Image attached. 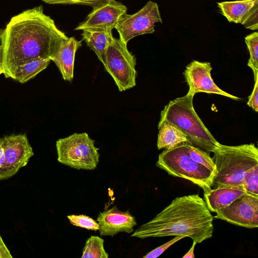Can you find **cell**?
<instances>
[{
	"label": "cell",
	"mask_w": 258,
	"mask_h": 258,
	"mask_svg": "<svg viewBox=\"0 0 258 258\" xmlns=\"http://www.w3.org/2000/svg\"><path fill=\"white\" fill-rule=\"evenodd\" d=\"M68 38L43 13L42 6L13 17L0 29L3 74L14 79L16 70L27 62L37 58L51 59Z\"/></svg>",
	"instance_id": "obj_1"
},
{
	"label": "cell",
	"mask_w": 258,
	"mask_h": 258,
	"mask_svg": "<svg viewBox=\"0 0 258 258\" xmlns=\"http://www.w3.org/2000/svg\"><path fill=\"white\" fill-rule=\"evenodd\" d=\"M214 217L199 194L177 197L131 235L141 239L184 235L197 243L212 237Z\"/></svg>",
	"instance_id": "obj_2"
},
{
	"label": "cell",
	"mask_w": 258,
	"mask_h": 258,
	"mask_svg": "<svg viewBox=\"0 0 258 258\" xmlns=\"http://www.w3.org/2000/svg\"><path fill=\"white\" fill-rule=\"evenodd\" d=\"M216 172L212 187L240 186L258 165V150L253 143L238 146L221 144L214 153Z\"/></svg>",
	"instance_id": "obj_3"
},
{
	"label": "cell",
	"mask_w": 258,
	"mask_h": 258,
	"mask_svg": "<svg viewBox=\"0 0 258 258\" xmlns=\"http://www.w3.org/2000/svg\"><path fill=\"white\" fill-rule=\"evenodd\" d=\"M194 96L187 94L170 101L162 110L160 120H166L179 128L185 135L188 143L208 153H214L220 143L196 112Z\"/></svg>",
	"instance_id": "obj_4"
},
{
	"label": "cell",
	"mask_w": 258,
	"mask_h": 258,
	"mask_svg": "<svg viewBox=\"0 0 258 258\" xmlns=\"http://www.w3.org/2000/svg\"><path fill=\"white\" fill-rule=\"evenodd\" d=\"M184 143L164 150L159 155L156 165L170 175L189 180L206 192L212 189L215 174L191 158Z\"/></svg>",
	"instance_id": "obj_5"
},
{
	"label": "cell",
	"mask_w": 258,
	"mask_h": 258,
	"mask_svg": "<svg viewBox=\"0 0 258 258\" xmlns=\"http://www.w3.org/2000/svg\"><path fill=\"white\" fill-rule=\"evenodd\" d=\"M58 162L76 169L94 170L99 161V148L86 133H74L56 142Z\"/></svg>",
	"instance_id": "obj_6"
},
{
	"label": "cell",
	"mask_w": 258,
	"mask_h": 258,
	"mask_svg": "<svg viewBox=\"0 0 258 258\" xmlns=\"http://www.w3.org/2000/svg\"><path fill=\"white\" fill-rule=\"evenodd\" d=\"M103 66L119 91H125L136 85V57L128 51L127 44L114 38L112 33L109 37Z\"/></svg>",
	"instance_id": "obj_7"
},
{
	"label": "cell",
	"mask_w": 258,
	"mask_h": 258,
	"mask_svg": "<svg viewBox=\"0 0 258 258\" xmlns=\"http://www.w3.org/2000/svg\"><path fill=\"white\" fill-rule=\"evenodd\" d=\"M33 156L26 134L0 138V180L13 176Z\"/></svg>",
	"instance_id": "obj_8"
},
{
	"label": "cell",
	"mask_w": 258,
	"mask_h": 258,
	"mask_svg": "<svg viewBox=\"0 0 258 258\" xmlns=\"http://www.w3.org/2000/svg\"><path fill=\"white\" fill-rule=\"evenodd\" d=\"M162 23L158 5L151 1L136 13L125 14L119 19L115 29L119 39L125 44L132 38L155 32V23Z\"/></svg>",
	"instance_id": "obj_9"
},
{
	"label": "cell",
	"mask_w": 258,
	"mask_h": 258,
	"mask_svg": "<svg viewBox=\"0 0 258 258\" xmlns=\"http://www.w3.org/2000/svg\"><path fill=\"white\" fill-rule=\"evenodd\" d=\"M216 213V219L245 228H257L258 196L246 193Z\"/></svg>",
	"instance_id": "obj_10"
},
{
	"label": "cell",
	"mask_w": 258,
	"mask_h": 258,
	"mask_svg": "<svg viewBox=\"0 0 258 258\" xmlns=\"http://www.w3.org/2000/svg\"><path fill=\"white\" fill-rule=\"evenodd\" d=\"M127 8L116 0H104L93 7L85 21L75 28L76 30L100 29L112 31L119 19L127 12Z\"/></svg>",
	"instance_id": "obj_11"
},
{
	"label": "cell",
	"mask_w": 258,
	"mask_h": 258,
	"mask_svg": "<svg viewBox=\"0 0 258 258\" xmlns=\"http://www.w3.org/2000/svg\"><path fill=\"white\" fill-rule=\"evenodd\" d=\"M212 70L210 62L193 60L186 67L183 75L189 90L187 94L195 95L205 92L229 97L232 99L240 98L220 89L214 82L211 74Z\"/></svg>",
	"instance_id": "obj_12"
},
{
	"label": "cell",
	"mask_w": 258,
	"mask_h": 258,
	"mask_svg": "<svg viewBox=\"0 0 258 258\" xmlns=\"http://www.w3.org/2000/svg\"><path fill=\"white\" fill-rule=\"evenodd\" d=\"M97 221L101 236H113L121 232L130 233L137 225L135 217L128 210L120 211L116 206L100 212Z\"/></svg>",
	"instance_id": "obj_13"
},
{
	"label": "cell",
	"mask_w": 258,
	"mask_h": 258,
	"mask_svg": "<svg viewBox=\"0 0 258 258\" xmlns=\"http://www.w3.org/2000/svg\"><path fill=\"white\" fill-rule=\"evenodd\" d=\"M81 46L82 41L77 40L74 37H69L62 43L51 58L65 81L72 82L73 79L75 54Z\"/></svg>",
	"instance_id": "obj_14"
},
{
	"label": "cell",
	"mask_w": 258,
	"mask_h": 258,
	"mask_svg": "<svg viewBox=\"0 0 258 258\" xmlns=\"http://www.w3.org/2000/svg\"><path fill=\"white\" fill-rule=\"evenodd\" d=\"M246 193L242 185L218 187L204 192V200L210 211L216 213Z\"/></svg>",
	"instance_id": "obj_15"
},
{
	"label": "cell",
	"mask_w": 258,
	"mask_h": 258,
	"mask_svg": "<svg viewBox=\"0 0 258 258\" xmlns=\"http://www.w3.org/2000/svg\"><path fill=\"white\" fill-rule=\"evenodd\" d=\"M222 15L230 22L243 24L258 0H241L218 3Z\"/></svg>",
	"instance_id": "obj_16"
},
{
	"label": "cell",
	"mask_w": 258,
	"mask_h": 258,
	"mask_svg": "<svg viewBox=\"0 0 258 258\" xmlns=\"http://www.w3.org/2000/svg\"><path fill=\"white\" fill-rule=\"evenodd\" d=\"M157 146L158 149H170L184 143H188L185 135L171 123L160 120Z\"/></svg>",
	"instance_id": "obj_17"
},
{
	"label": "cell",
	"mask_w": 258,
	"mask_h": 258,
	"mask_svg": "<svg viewBox=\"0 0 258 258\" xmlns=\"http://www.w3.org/2000/svg\"><path fill=\"white\" fill-rule=\"evenodd\" d=\"M112 31L89 29L83 30L81 34L83 39L96 53L103 65L105 63V52L109 37Z\"/></svg>",
	"instance_id": "obj_18"
},
{
	"label": "cell",
	"mask_w": 258,
	"mask_h": 258,
	"mask_svg": "<svg viewBox=\"0 0 258 258\" xmlns=\"http://www.w3.org/2000/svg\"><path fill=\"white\" fill-rule=\"evenodd\" d=\"M50 61L49 58H37L28 61L16 70L13 80L25 83L45 70Z\"/></svg>",
	"instance_id": "obj_19"
},
{
	"label": "cell",
	"mask_w": 258,
	"mask_h": 258,
	"mask_svg": "<svg viewBox=\"0 0 258 258\" xmlns=\"http://www.w3.org/2000/svg\"><path fill=\"white\" fill-rule=\"evenodd\" d=\"M104 240L97 236H91L86 241L81 258H108L104 247Z\"/></svg>",
	"instance_id": "obj_20"
},
{
	"label": "cell",
	"mask_w": 258,
	"mask_h": 258,
	"mask_svg": "<svg viewBox=\"0 0 258 258\" xmlns=\"http://www.w3.org/2000/svg\"><path fill=\"white\" fill-rule=\"evenodd\" d=\"M184 146L188 154L193 160L204 166L215 175L216 166L209 153L188 143H185Z\"/></svg>",
	"instance_id": "obj_21"
},
{
	"label": "cell",
	"mask_w": 258,
	"mask_h": 258,
	"mask_svg": "<svg viewBox=\"0 0 258 258\" xmlns=\"http://www.w3.org/2000/svg\"><path fill=\"white\" fill-rule=\"evenodd\" d=\"M245 42L250 54L247 65L252 69L255 77L258 76V33L254 32L247 35Z\"/></svg>",
	"instance_id": "obj_22"
},
{
	"label": "cell",
	"mask_w": 258,
	"mask_h": 258,
	"mask_svg": "<svg viewBox=\"0 0 258 258\" xmlns=\"http://www.w3.org/2000/svg\"><path fill=\"white\" fill-rule=\"evenodd\" d=\"M71 224L89 230H99V226L97 221L84 215H71L67 216Z\"/></svg>",
	"instance_id": "obj_23"
},
{
	"label": "cell",
	"mask_w": 258,
	"mask_h": 258,
	"mask_svg": "<svg viewBox=\"0 0 258 258\" xmlns=\"http://www.w3.org/2000/svg\"><path fill=\"white\" fill-rule=\"evenodd\" d=\"M243 186L247 193L258 196V165L248 173Z\"/></svg>",
	"instance_id": "obj_24"
},
{
	"label": "cell",
	"mask_w": 258,
	"mask_h": 258,
	"mask_svg": "<svg viewBox=\"0 0 258 258\" xmlns=\"http://www.w3.org/2000/svg\"><path fill=\"white\" fill-rule=\"evenodd\" d=\"M186 237L184 235L175 236V237L162 244V245L154 249L144 255L143 258H155L160 255L165 250L168 248L172 245L180 240V239Z\"/></svg>",
	"instance_id": "obj_25"
},
{
	"label": "cell",
	"mask_w": 258,
	"mask_h": 258,
	"mask_svg": "<svg viewBox=\"0 0 258 258\" xmlns=\"http://www.w3.org/2000/svg\"><path fill=\"white\" fill-rule=\"evenodd\" d=\"M48 4L81 5L92 8L104 0H42Z\"/></svg>",
	"instance_id": "obj_26"
},
{
	"label": "cell",
	"mask_w": 258,
	"mask_h": 258,
	"mask_svg": "<svg viewBox=\"0 0 258 258\" xmlns=\"http://www.w3.org/2000/svg\"><path fill=\"white\" fill-rule=\"evenodd\" d=\"M242 25H244L246 29H249L252 30H257L258 5H256L251 11Z\"/></svg>",
	"instance_id": "obj_27"
},
{
	"label": "cell",
	"mask_w": 258,
	"mask_h": 258,
	"mask_svg": "<svg viewBox=\"0 0 258 258\" xmlns=\"http://www.w3.org/2000/svg\"><path fill=\"white\" fill-rule=\"evenodd\" d=\"M254 85L251 95L248 97L247 105L255 112L258 111V76L254 77Z\"/></svg>",
	"instance_id": "obj_28"
},
{
	"label": "cell",
	"mask_w": 258,
	"mask_h": 258,
	"mask_svg": "<svg viewBox=\"0 0 258 258\" xmlns=\"http://www.w3.org/2000/svg\"><path fill=\"white\" fill-rule=\"evenodd\" d=\"M13 255L0 235V258H12Z\"/></svg>",
	"instance_id": "obj_29"
},
{
	"label": "cell",
	"mask_w": 258,
	"mask_h": 258,
	"mask_svg": "<svg viewBox=\"0 0 258 258\" xmlns=\"http://www.w3.org/2000/svg\"><path fill=\"white\" fill-rule=\"evenodd\" d=\"M197 243L193 241L192 245L188 251L183 256V258H194V250Z\"/></svg>",
	"instance_id": "obj_30"
},
{
	"label": "cell",
	"mask_w": 258,
	"mask_h": 258,
	"mask_svg": "<svg viewBox=\"0 0 258 258\" xmlns=\"http://www.w3.org/2000/svg\"><path fill=\"white\" fill-rule=\"evenodd\" d=\"M4 74V68L3 64L2 48L0 45V75Z\"/></svg>",
	"instance_id": "obj_31"
},
{
	"label": "cell",
	"mask_w": 258,
	"mask_h": 258,
	"mask_svg": "<svg viewBox=\"0 0 258 258\" xmlns=\"http://www.w3.org/2000/svg\"><path fill=\"white\" fill-rule=\"evenodd\" d=\"M106 1H114V0H105Z\"/></svg>",
	"instance_id": "obj_32"
}]
</instances>
